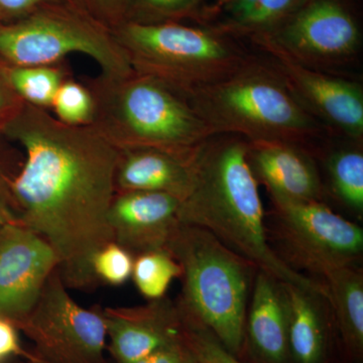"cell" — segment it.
<instances>
[{"label":"cell","instance_id":"obj_1","mask_svg":"<svg viewBox=\"0 0 363 363\" xmlns=\"http://www.w3.org/2000/svg\"><path fill=\"white\" fill-rule=\"evenodd\" d=\"M1 135L26 154L11 182L18 221L54 250L69 289L92 290L93 257L113 241L108 212L119 150L91 124L68 125L28 104Z\"/></svg>","mask_w":363,"mask_h":363},{"label":"cell","instance_id":"obj_2","mask_svg":"<svg viewBox=\"0 0 363 363\" xmlns=\"http://www.w3.org/2000/svg\"><path fill=\"white\" fill-rule=\"evenodd\" d=\"M178 218L209 231L259 271L328 300L325 284L295 271L269 247L247 138L216 135L204 143L195 159L194 185L181 202Z\"/></svg>","mask_w":363,"mask_h":363},{"label":"cell","instance_id":"obj_3","mask_svg":"<svg viewBox=\"0 0 363 363\" xmlns=\"http://www.w3.org/2000/svg\"><path fill=\"white\" fill-rule=\"evenodd\" d=\"M94 126L117 150L152 149L193 160L217 133L188 97L150 76L100 74L89 86Z\"/></svg>","mask_w":363,"mask_h":363},{"label":"cell","instance_id":"obj_4","mask_svg":"<svg viewBox=\"0 0 363 363\" xmlns=\"http://www.w3.org/2000/svg\"><path fill=\"white\" fill-rule=\"evenodd\" d=\"M188 99L217 135L293 143L313 154L330 133L300 104L267 59L252 56L230 76Z\"/></svg>","mask_w":363,"mask_h":363},{"label":"cell","instance_id":"obj_5","mask_svg":"<svg viewBox=\"0 0 363 363\" xmlns=\"http://www.w3.org/2000/svg\"><path fill=\"white\" fill-rule=\"evenodd\" d=\"M167 250L182 269L183 286L176 303L180 316L202 325L229 352L242 357L252 271L257 267L209 231L188 224L179 223Z\"/></svg>","mask_w":363,"mask_h":363},{"label":"cell","instance_id":"obj_6","mask_svg":"<svg viewBox=\"0 0 363 363\" xmlns=\"http://www.w3.org/2000/svg\"><path fill=\"white\" fill-rule=\"evenodd\" d=\"M112 32L133 71L187 97L228 77L253 56L213 28L177 21H124Z\"/></svg>","mask_w":363,"mask_h":363},{"label":"cell","instance_id":"obj_7","mask_svg":"<svg viewBox=\"0 0 363 363\" xmlns=\"http://www.w3.org/2000/svg\"><path fill=\"white\" fill-rule=\"evenodd\" d=\"M84 54L101 74L133 73L114 33L73 2L50 4L11 23H0V60L11 66H54L71 54Z\"/></svg>","mask_w":363,"mask_h":363},{"label":"cell","instance_id":"obj_8","mask_svg":"<svg viewBox=\"0 0 363 363\" xmlns=\"http://www.w3.org/2000/svg\"><path fill=\"white\" fill-rule=\"evenodd\" d=\"M55 269L30 314L16 326L43 363H109L101 308L78 304Z\"/></svg>","mask_w":363,"mask_h":363},{"label":"cell","instance_id":"obj_9","mask_svg":"<svg viewBox=\"0 0 363 363\" xmlns=\"http://www.w3.org/2000/svg\"><path fill=\"white\" fill-rule=\"evenodd\" d=\"M269 40L303 65L334 74L350 65L360 49V30L341 0H309L269 32Z\"/></svg>","mask_w":363,"mask_h":363},{"label":"cell","instance_id":"obj_10","mask_svg":"<svg viewBox=\"0 0 363 363\" xmlns=\"http://www.w3.org/2000/svg\"><path fill=\"white\" fill-rule=\"evenodd\" d=\"M281 233L298 262L324 276L354 266L363 252L362 227L320 201L272 200Z\"/></svg>","mask_w":363,"mask_h":363},{"label":"cell","instance_id":"obj_11","mask_svg":"<svg viewBox=\"0 0 363 363\" xmlns=\"http://www.w3.org/2000/svg\"><path fill=\"white\" fill-rule=\"evenodd\" d=\"M288 83L300 104L332 133L357 143L363 140V88L337 74L327 73L298 63L290 55L262 38H252Z\"/></svg>","mask_w":363,"mask_h":363},{"label":"cell","instance_id":"obj_12","mask_svg":"<svg viewBox=\"0 0 363 363\" xmlns=\"http://www.w3.org/2000/svg\"><path fill=\"white\" fill-rule=\"evenodd\" d=\"M59 262L49 243L20 221L0 228V317L16 324L39 300Z\"/></svg>","mask_w":363,"mask_h":363},{"label":"cell","instance_id":"obj_13","mask_svg":"<svg viewBox=\"0 0 363 363\" xmlns=\"http://www.w3.org/2000/svg\"><path fill=\"white\" fill-rule=\"evenodd\" d=\"M107 352L116 363H135L183 339L176 303L164 297L135 307L101 308Z\"/></svg>","mask_w":363,"mask_h":363},{"label":"cell","instance_id":"obj_14","mask_svg":"<svg viewBox=\"0 0 363 363\" xmlns=\"http://www.w3.org/2000/svg\"><path fill=\"white\" fill-rule=\"evenodd\" d=\"M181 200L164 193H116L108 212L114 242L133 255L167 250L178 218Z\"/></svg>","mask_w":363,"mask_h":363},{"label":"cell","instance_id":"obj_15","mask_svg":"<svg viewBox=\"0 0 363 363\" xmlns=\"http://www.w3.org/2000/svg\"><path fill=\"white\" fill-rule=\"evenodd\" d=\"M248 160L272 200L307 202L323 198V184L313 154L293 143L248 140Z\"/></svg>","mask_w":363,"mask_h":363},{"label":"cell","instance_id":"obj_16","mask_svg":"<svg viewBox=\"0 0 363 363\" xmlns=\"http://www.w3.org/2000/svg\"><path fill=\"white\" fill-rule=\"evenodd\" d=\"M245 322V350L257 363H292L288 298L281 281L257 272Z\"/></svg>","mask_w":363,"mask_h":363},{"label":"cell","instance_id":"obj_17","mask_svg":"<svg viewBox=\"0 0 363 363\" xmlns=\"http://www.w3.org/2000/svg\"><path fill=\"white\" fill-rule=\"evenodd\" d=\"M195 159H183L159 150H119L116 193H164L182 202L194 185Z\"/></svg>","mask_w":363,"mask_h":363},{"label":"cell","instance_id":"obj_18","mask_svg":"<svg viewBox=\"0 0 363 363\" xmlns=\"http://www.w3.org/2000/svg\"><path fill=\"white\" fill-rule=\"evenodd\" d=\"M283 285L288 298L292 363H329L330 332L318 308L317 298L321 297L291 284Z\"/></svg>","mask_w":363,"mask_h":363},{"label":"cell","instance_id":"obj_19","mask_svg":"<svg viewBox=\"0 0 363 363\" xmlns=\"http://www.w3.org/2000/svg\"><path fill=\"white\" fill-rule=\"evenodd\" d=\"M328 301L333 307L344 352L350 362L363 358V276L354 266L331 269L324 274Z\"/></svg>","mask_w":363,"mask_h":363},{"label":"cell","instance_id":"obj_20","mask_svg":"<svg viewBox=\"0 0 363 363\" xmlns=\"http://www.w3.org/2000/svg\"><path fill=\"white\" fill-rule=\"evenodd\" d=\"M309 0H224L210 28L228 37H248L274 30Z\"/></svg>","mask_w":363,"mask_h":363},{"label":"cell","instance_id":"obj_21","mask_svg":"<svg viewBox=\"0 0 363 363\" xmlns=\"http://www.w3.org/2000/svg\"><path fill=\"white\" fill-rule=\"evenodd\" d=\"M4 74L14 92L25 104L50 109L55 95L68 73L61 65H4Z\"/></svg>","mask_w":363,"mask_h":363},{"label":"cell","instance_id":"obj_22","mask_svg":"<svg viewBox=\"0 0 363 363\" xmlns=\"http://www.w3.org/2000/svg\"><path fill=\"white\" fill-rule=\"evenodd\" d=\"M181 274L180 264L162 250L136 255L131 279L143 298L154 301L166 297L169 286Z\"/></svg>","mask_w":363,"mask_h":363},{"label":"cell","instance_id":"obj_23","mask_svg":"<svg viewBox=\"0 0 363 363\" xmlns=\"http://www.w3.org/2000/svg\"><path fill=\"white\" fill-rule=\"evenodd\" d=\"M327 168L334 193L346 206L362 214V150L359 147L339 150L329 157Z\"/></svg>","mask_w":363,"mask_h":363},{"label":"cell","instance_id":"obj_24","mask_svg":"<svg viewBox=\"0 0 363 363\" xmlns=\"http://www.w3.org/2000/svg\"><path fill=\"white\" fill-rule=\"evenodd\" d=\"M51 108L52 116L68 125H90L94 118V99L89 88L69 78L60 86Z\"/></svg>","mask_w":363,"mask_h":363},{"label":"cell","instance_id":"obj_25","mask_svg":"<svg viewBox=\"0 0 363 363\" xmlns=\"http://www.w3.org/2000/svg\"><path fill=\"white\" fill-rule=\"evenodd\" d=\"M199 4L200 0H126L124 21H176L194 13Z\"/></svg>","mask_w":363,"mask_h":363},{"label":"cell","instance_id":"obj_26","mask_svg":"<svg viewBox=\"0 0 363 363\" xmlns=\"http://www.w3.org/2000/svg\"><path fill=\"white\" fill-rule=\"evenodd\" d=\"M135 257L118 243L109 242L95 253L92 271L98 285L104 283L111 286H123L133 274Z\"/></svg>","mask_w":363,"mask_h":363},{"label":"cell","instance_id":"obj_27","mask_svg":"<svg viewBox=\"0 0 363 363\" xmlns=\"http://www.w3.org/2000/svg\"><path fill=\"white\" fill-rule=\"evenodd\" d=\"M184 339L199 363H247L224 347L204 326L182 318Z\"/></svg>","mask_w":363,"mask_h":363},{"label":"cell","instance_id":"obj_28","mask_svg":"<svg viewBox=\"0 0 363 363\" xmlns=\"http://www.w3.org/2000/svg\"><path fill=\"white\" fill-rule=\"evenodd\" d=\"M23 160H16L11 152L0 147V228L18 221V212L14 205L11 182L20 169Z\"/></svg>","mask_w":363,"mask_h":363},{"label":"cell","instance_id":"obj_29","mask_svg":"<svg viewBox=\"0 0 363 363\" xmlns=\"http://www.w3.org/2000/svg\"><path fill=\"white\" fill-rule=\"evenodd\" d=\"M100 23L113 30L125 20L126 0H72Z\"/></svg>","mask_w":363,"mask_h":363},{"label":"cell","instance_id":"obj_30","mask_svg":"<svg viewBox=\"0 0 363 363\" xmlns=\"http://www.w3.org/2000/svg\"><path fill=\"white\" fill-rule=\"evenodd\" d=\"M21 331L11 320L0 317V363H18L28 357Z\"/></svg>","mask_w":363,"mask_h":363},{"label":"cell","instance_id":"obj_31","mask_svg":"<svg viewBox=\"0 0 363 363\" xmlns=\"http://www.w3.org/2000/svg\"><path fill=\"white\" fill-rule=\"evenodd\" d=\"M72 0H0V23H11L25 18L50 4H66Z\"/></svg>","mask_w":363,"mask_h":363},{"label":"cell","instance_id":"obj_32","mask_svg":"<svg viewBox=\"0 0 363 363\" xmlns=\"http://www.w3.org/2000/svg\"><path fill=\"white\" fill-rule=\"evenodd\" d=\"M184 335V334H183ZM135 363H199L185 339L169 344Z\"/></svg>","mask_w":363,"mask_h":363},{"label":"cell","instance_id":"obj_33","mask_svg":"<svg viewBox=\"0 0 363 363\" xmlns=\"http://www.w3.org/2000/svg\"><path fill=\"white\" fill-rule=\"evenodd\" d=\"M6 63L0 60V135L4 126L13 118L25 102L14 92L4 74Z\"/></svg>","mask_w":363,"mask_h":363},{"label":"cell","instance_id":"obj_34","mask_svg":"<svg viewBox=\"0 0 363 363\" xmlns=\"http://www.w3.org/2000/svg\"><path fill=\"white\" fill-rule=\"evenodd\" d=\"M26 359H28L30 360V362H32L33 363H43L39 362V360L35 359V358L33 357L32 353H30V354H28V357H26Z\"/></svg>","mask_w":363,"mask_h":363},{"label":"cell","instance_id":"obj_35","mask_svg":"<svg viewBox=\"0 0 363 363\" xmlns=\"http://www.w3.org/2000/svg\"><path fill=\"white\" fill-rule=\"evenodd\" d=\"M18 363H33V362H30V360H28V359H23V360H21V362H20Z\"/></svg>","mask_w":363,"mask_h":363},{"label":"cell","instance_id":"obj_36","mask_svg":"<svg viewBox=\"0 0 363 363\" xmlns=\"http://www.w3.org/2000/svg\"></svg>","mask_w":363,"mask_h":363},{"label":"cell","instance_id":"obj_37","mask_svg":"<svg viewBox=\"0 0 363 363\" xmlns=\"http://www.w3.org/2000/svg\"></svg>","mask_w":363,"mask_h":363}]
</instances>
